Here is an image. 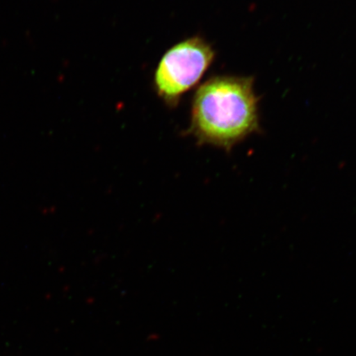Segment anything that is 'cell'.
Listing matches in <instances>:
<instances>
[{
	"mask_svg": "<svg viewBox=\"0 0 356 356\" xmlns=\"http://www.w3.org/2000/svg\"><path fill=\"white\" fill-rule=\"evenodd\" d=\"M251 77L217 76L195 92L189 132L200 145L230 151L260 130Z\"/></svg>",
	"mask_w": 356,
	"mask_h": 356,
	"instance_id": "6da1fadb",
	"label": "cell"
},
{
	"mask_svg": "<svg viewBox=\"0 0 356 356\" xmlns=\"http://www.w3.org/2000/svg\"><path fill=\"white\" fill-rule=\"evenodd\" d=\"M215 59L211 44L199 37L189 38L169 49L154 75L158 95L175 106L184 92L197 84Z\"/></svg>",
	"mask_w": 356,
	"mask_h": 356,
	"instance_id": "7a4b0ae2",
	"label": "cell"
}]
</instances>
